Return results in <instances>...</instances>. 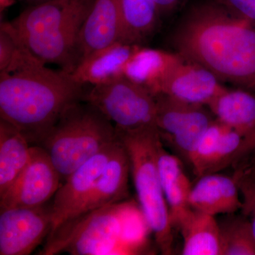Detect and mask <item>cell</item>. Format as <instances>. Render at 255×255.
<instances>
[{"mask_svg": "<svg viewBox=\"0 0 255 255\" xmlns=\"http://www.w3.org/2000/svg\"><path fill=\"white\" fill-rule=\"evenodd\" d=\"M61 182L59 172L46 151L40 145H31L26 167L0 196V210L45 205L55 196Z\"/></svg>", "mask_w": 255, "mask_h": 255, "instance_id": "9c48e42d", "label": "cell"}, {"mask_svg": "<svg viewBox=\"0 0 255 255\" xmlns=\"http://www.w3.org/2000/svg\"><path fill=\"white\" fill-rule=\"evenodd\" d=\"M232 14L255 22V0H218Z\"/></svg>", "mask_w": 255, "mask_h": 255, "instance_id": "4316f807", "label": "cell"}, {"mask_svg": "<svg viewBox=\"0 0 255 255\" xmlns=\"http://www.w3.org/2000/svg\"><path fill=\"white\" fill-rule=\"evenodd\" d=\"M31 147L14 125L0 119V196L4 195L26 167Z\"/></svg>", "mask_w": 255, "mask_h": 255, "instance_id": "44dd1931", "label": "cell"}, {"mask_svg": "<svg viewBox=\"0 0 255 255\" xmlns=\"http://www.w3.org/2000/svg\"><path fill=\"white\" fill-rule=\"evenodd\" d=\"M83 102L100 111L119 128L135 130L156 127L155 97L145 87L125 77L92 85L85 93Z\"/></svg>", "mask_w": 255, "mask_h": 255, "instance_id": "52a82bcc", "label": "cell"}, {"mask_svg": "<svg viewBox=\"0 0 255 255\" xmlns=\"http://www.w3.org/2000/svg\"><path fill=\"white\" fill-rule=\"evenodd\" d=\"M85 86L63 70L47 68L19 40L9 66L0 70V119L30 145H40L63 112L83 101Z\"/></svg>", "mask_w": 255, "mask_h": 255, "instance_id": "7a4b0ae2", "label": "cell"}, {"mask_svg": "<svg viewBox=\"0 0 255 255\" xmlns=\"http://www.w3.org/2000/svg\"><path fill=\"white\" fill-rule=\"evenodd\" d=\"M157 164L162 190L174 228L179 215L190 207L189 199L193 185L184 172L180 159L167 152L163 143L159 147Z\"/></svg>", "mask_w": 255, "mask_h": 255, "instance_id": "ffe728a7", "label": "cell"}, {"mask_svg": "<svg viewBox=\"0 0 255 255\" xmlns=\"http://www.w3.org/2000/svg\"><path fill=\"white\" fill-rule=\"evenodd\" d=\"M27 1H31L33 4H37V3L43 2V1H48V0H27Z\"/></svg>", "mask_w": 255, "mask_h": 255, "instance_id": "1f68e13d", "label": "cell"}, {"mask_svg": "<svg viewBox=\"0 0 255 255\" xmlns=\"http://www.w3.org/2000/svg\"><path fill=\"white\" fill-rule=\"evenodd\" d=\"M130 173L128 157L125 147L120 142L113 157L109 161L91 192L70 219L85 213L127 200L129 194Z\"/></svg>", "mask_w": 255, "mask_h": 255, "instance_id": "9a60e30c", "label": "cell"}, {"mask_svg": "<svg viewBox=\"0 0 255 255\" xmlns=\"http://www.w3.org/2000/svg\"><path fill=\"white\" fill-rule=\"evenodd\" d=\"M122 24V0H95L79 33L78 65L88 55L119 41Z\"/></svg>", "mask_w": 255, "mask_h": 255, "instance_id": "4fadbf2b", "label": "cell"}, {"mask_svg": "<svg viewBox=\"0 0 255 255\" xmlns=\"http://www.w3.org/2000/svg\"><path fill=\"white\" fill-rule=\"evenodd\" d=\"M116 130L127 151L137 201L157 247L162 255H172L173 226L159 177L157 156L162 142L157 128L123 130L116 127Z\"/></svg>", "mask_w": 255, "mask_h": 255, "instance_id": "5b68a950", "label": "cell"}, {"mask_svg": "<svg viewBox=\"0 0 255 255\" xmlns=\"http://www.w3.org/2000/svg\"><path fill=\"white\" fill-rule=\"evenodd\" d=\"M228 128L216 119L199 139L189 159L194 173L198 178L208 174L219 150L221 139Z\"/></svg>", "mask_w": 255, "mask_h": 255, "instance_id": "cb8c5ba5", "label": "cell"}, {"mask_svg": "<svg viewBox=\"0 0 255 255\" xmlns=\"http://www.w3.org/2000/svg\"><path fill=\"white\" fill-rule=\"evenodd\" d=\"M221 255H255V236L243 214H226L218 221Z\"/></svg>", "mask_w": 255, "mask_h": 255, "instance_id": "603a6c76", "label": "cell"}, {"mask_svg": "<svg viewBox=\"0 0 255 255\" xmlns=\"http://www.w3.org/2000/svg\"><path fill=\"white\" fill-rule=\"evenodd\" d=\"M241 193V213L251 223L255 236V175L238 168L235 172Z\"/></svg>", "mask_w": 255, "mask_h": 255, "instance_id": "d4e9b609", "label": "cell"}, {"mask_svg": "<svg viewBox=\"0 0 255 255\" xmlns=\"http://www.w3.org/2000/svg\"><path fill=\"white\" fill-rule=\"evenodd\" d=\"M0 255H28L49 236L52 205L0 210Z\"/></svg>", "mask_w": 255, "mask_h": 255, "instance_id": "30bf717a", "label": "cell"}, {"mask_svg": "<svg viewBox=\"0 0 255 255\" xmlns=\"http://www.w3.org/2000/svg\"><path fill=\"white\" fill-rule=\"evenodd\" d=\"M224 87L208 69L180 55L159 84L155 95L164 94L189 103L207 106Z\"/></svg>", "mask_w": 255, "mask_h": 255, "instance_id": "7c38bea8", "label": "cell"}, {"mask_svg": "<svg viewBox=\"0 0 255 255\" xmlns=\"http://www.w3.org/2000/svg\"><path fill=\"white\" fill-rule=\"evenodd\" d=\"M179 57L176 52L138 46L126 65L124 76L145 87L155 97L159 84Z\"/></svg>", "mask_w": 255, "mask_h": 255, "instance_id": "d6986e66", "label": "cell"}, {"mask_svg": "<svg viewBox=\"0 0 255 255\" xmlns=\"http://www.w3.org/2000/svg\"><path fill=\"white\" fill-rule=\"evenodd\" d=\"M255 148V128L243 136V150L246 153H251Z\"/></svg>", "mask_w": 255, "mask_h": 255, "instance_id": "f1b7e54d", "label": "cell"}, {"mask_svg": "<svg viewBox=\"0 0 255 255\" xmlns=\"http://www.w3.org/2000/svg\"><path fill=\"white\" fill-rule=\"evenodd\" d=\"M189 204L192 209L214 216L241 211V196L236 174L215 172L199 177L191 189Z\"/></svg>", "mask_w": 255, "mask_h": 255, "instance_id": "5bb4252c", "label": "cell"}, {"mask_svg": "<svg viewBox=\"0 0 255 255\" xmlns=\"http://www.w3.org/2000/svg\"><path fill=\"white\" fill-rule=\"evenodd\" d=\"M119 144L120 141L117 139L74 171L61 184L53 196L52 228L48 238L73 217L75 211L95 187Z\"/></svg>", "mask_w": 255, "mask_h": 255, "instance_id": "8fae6325", "label": "cell"}, {"mask_svg": "<svg viewBox=\"0 0 255 255\" xmlns=\"http://www.w3.org/2000/svg\"><path fill=\"white\" fill-rule=\"evenodd\" d=\"M248 158V161L246 163H240L239 165H241L240 168L243 169L245 172H248V173L255 175V148L245 159Z\"/></svg>", "mask_w": 255, "mask_h": 255, "instance_id": "f546056e", "label": "cell"}, {"mask_svg": "<svg viewBox=\"0 0 255 255\" xmlns=\"http://www.w3.org/2000/svg\"><path fill=\"white\" fill-rule=\"evenodd\" d=\"M176 53L202 65L221 82L255 93V22L219 1L192 6L172 36Z\"/></svg>", "mask_w": 255, "mask_h": 255, "instance_id": "6da1fadb", "label": "cell"}, {"mask_svg": "<svg viewBox=\"0 0 255 255\" xmlns=\"http://www.w3.org/2000/svg\"><path fill=\"white\" fill-rule=\"evenodd\" d=\"M183 238V255H221L219 222L216 216L189 207L174 224Z\"/></svg>", "mask_w": 255, "mask_h": 255, "instance_id": "e0dca14e", "label": "cell"}, {"mask_svg": "<svg viewBox=\"0 0 255 255\" xmlns=\"http://www.w3.org/2000/svg\"><path fill=\"white\" fill-rule=\"evenodd\" d=\"M82 102L63 112L40 145L49 155L63 182L118 139L116 127L110 119L93 106Z\"/></svg>", "mask_w": 255, "mask_h": 255, "instance_id": "8992f818", "label": "cell"}, {"mask_svg": "<svg viewBox=\"0 0 255 255\" xmlns=\"http://www.w3.org/2000/svg\"><path fill=\"white\" fill-rule=\"evenodd\" d=\"M95 0H48L28 6L9 21L31 54L69 74L78 65L79 33Z\"/></svg>", "mask_w": 255, "mask_h": 255, "instance_id": "277c9868", "label": "cell"}, {"mask_svg": "<svg viewBox=\"0 0 255 255\" xmlns=\"http://www.w3.org/2000/svg\"><path fill=\"white\" fill-rule=\"evenodd\" d=\"M15 0H0V11L2 13L5 9L15 4Z\"/></svg>", "mask_w": 255, "mask_h": 255, "instance_id": "4dcf8cb0", "label": "cell"}, {"mask_svg": "<svg viewBox=\"0 0 255 255\" xmlns=\"http://www.w3.org/2000/svg\"><path fill=\"white\" fill-rule=\"evenodd\" d=\"M160 16L154 0H122L119 41L141 46L155 33Z\"/></svg>", "mask_w": 255, "mask_h": 255, "instance_id": "7402d4cb", "label": "cell"}, {"mask_svg": "<svg viewBox=\"0 0 255 255\" xmlns=\"http://www.w3.org/2000/svg\"><path fill=\"white\" fill-rule=\"evenodd\" d=\"M206 107L216 120L243 135L255 128V92L224 87Z\"/></svg>", "mask_w": 255, "mask_h": 255, "instance_id": "ac0fdd59", "label": "cell"}, {"mask_svg": "<svg viewBox=\"0 0 255 255\" xmlns=\"http://www.w3.org/2000/svg\"><path fill=\"white\" fill-rule=\"evenodd\" d=\"M154 1L157 5L159 14L162 16L170 14L174 11L182 4L183 0H154Z\"/></svg>", "mask_w": 255, "mask_h": 255, "instance_id": "83f0119b", "label": "cell"}, {"mask_svg": "<svg viewBox=\"0 0 255 255\" xmlns=\"http://www.w3.org/2000/svg\"><path fill=\"white\" fill-rule=\"evenodd\" d=\"M139 45L117 41L82 60L70 73L82 85L108 83L124 76L126 65Z\"/></svg>", "mask_w": 255, "mask_h": 255, "instance_id": "2e32d148", "label": "cell"}, {"mask_svg": "<svg viewBox=\"0 0 255 255\" xmlns=\"http://www.w3.org/2000/svg\"><path fill=\"white\" fill-rule=\"evenodd\" d=\"M150 230L138 203L124 200L69 220L52 236L39 255H139Z\"/></svg>", "mask_w": 255, "mask_h": 255, "instance_id": "3957f363", "label": "cell"}, {"mask_svg": "<svg viewBox=\"0 0 255 255\" xmlns=\"http://www.w3.org/2000/svg\"><path fill=\"white\" fill-rule=\"evenodd\" d=\"M19 39L9 21L0 25V70L9 66L17 50Z\"/></svg>", "mask_w": 255, "mask_h": 255, "instance_id": "484cf974", "label": "cell"}, {"mask_svg": "<svg viewBox=\"0 0 255 255\" xmlns=\"http://www.w3.org/2000/svg\"><path fill=\"white\" fill-rule=\"evenodd\" d=\"M156 127L162 143L189 162L191 152L216 118L206 106L194 105L164 94L155 96Z\"/></svg>", "mask_w": 255, "mask_h": 255, "instance_id": "ba28073f", "label": "cell"}]
</instances>
